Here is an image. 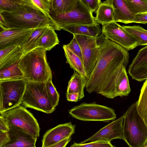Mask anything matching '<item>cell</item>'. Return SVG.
<instances>
[{
	"label": "cell",
	"mask_w": 147,
	"mask_h": 147,
	"mask_svg": "<svg viewBox=\"0 0 147 147\" xmlns=\"http://www.w3.org/2000/svg\"><path fill=\"white\" fill-rule=\"evenodd\" d=\"M51 0H30L34 7L47 16L52 19L50 16Z\"/></svg>",
	"instance_id": "4dcf8cb0"
},
{
	"label": "cell",
	"mask_w": 147,
	"mask_h": 147,
	"mask_svg": "<svg viewBox=\"0 0 147 147\" xmlns=\"http://www.w3.org/2000/svg\"><path fill=\"white\" fill-rule=\"evenodd\" d=\"M126 67L122 65L117 69L111 76L100 94L110 99L128 95L131 90Z\"/></svg>",
	"instance_id": "30bf717a"
},
{
	"label": "cell",
	"mask_w": 147,
	"mask_h": 147,
	"mask_svg": "<svg viewBox=\"0 0 147 147\" xmlns=\"http://www.w3.org/2000/svg\"><path fill=\"white\" fill-rule=\"evenodd\" d=\"M87 79L76 71L74 72L68 82L66 93H76L79 94V100L84 96V89L86 87Z\"/></svg>",
	"instance_id": "7402d4cb"
},
{
	"label": "cell",
	"mask_w": 147,
	"mask_h": 147,
	"mask_svg": "<svg viewBox=\"0 0 147 147\" xmlns=\"http://www.w3.org/2000/svg\"><path fill=\"white\" fill-rule=\"evenodd\" d=\"M113 12L111 0L102 2L96 12V22L103 25L114 21Z\"/></svg>",
	"instance_id": "44dd1931"
},
{
	"label": "cell",
	"mask_w": 147,
	"mask_h": 147,
	"mask_svg": "<svg viewBox=\"0 0 147 147\" xmlns=\"http://www.w3.org/2000/svg\"><path fill=\"white\" fill-rule=\"evenodd\" d=\"M20 0H0V11H9L14 8Z\"/></svg>",
	"instance_id": "e575fe53"
},
{
	"label": "cell",
	"mask_w": 147,
	"mask_h": 147,
	"mask_svg": "<svg viewBox=\"0 0 147 147\" xmlns=\"http://www.w3.org/2000/svg\"><path fill=\"white\" fill-rule=\"evenodd\" d=\"M8 126L9 130L8 132L10 140L0 147H36V143L37 138L11 126Z\"/></svg>",
	"instance_id": "e0dca14e"
},
{
	"label": "cell",
	"mask_w": 147,
	"mask_h": 147,
	"mask_svg": "<svg viewBox=\"0 0 147 147\" xmlns=\"http://www.w3.org/2000/svg\"><path fill=\"white\" fill-rule=\"evenodd\" d=\"M24 55L20 46H13L0 49V69L18 62Z\"/></svg>",
	"instance_id": "d6986e66"
},
{
	"label": "cell",
	"mask_w": 147,
	"mask_h": 147,
	"mask_svg": "<svg viewBox=\"0 0 147 147\" xmlns=\"http://www.w3.org/2000/svg\"><path fill=\"white\" fill-rule=\"evenodd\" d=\"M50 16L60 28L65 26L91 25L97 23L93 13L81 0H79L77 5L71 11Z\"/></svg>",
	"instance_id": "9c48e42d"
},
{
	"label": "cell",
	"mask_w": 147,
	"mask_h": 147,
	"mask_svg": "<svg viewBox=\"0 0 147 147\" xmlns=\"http://www.w3.org/2000/svg\"><path fill=\"white\" fill-rule=\"evenodd\" d=\"M122 26L136 40L138 46L147 45V30L138 25Z\"/></svg>",
	"instance_id": "83f0119b"
},
{
	"label": "cell",
	"mask_w": 147,
	"mask_h": 147,
	"mask_svg": "<svg viewBox=\"0 0 147 147\" xmlns=\"http://www.w3.org/2000/svg\"><path fill=\"white\" fill-rule=\"evenodd\" d=\"M10 140L8 132L0 131V147L5 145Z\"/></svg>",
	"instance_id": "74e56055"
},
{
	"label": "cell",
	"mask_w": 147,
	"mask_h": 147,
	"mask_svg": "<svg viewBox=\"0 0 147 147\" xmlns=\"http://www.w3.org/2000/svg\"><path fill=\"white\" fill-rule=\"evenodd\" d=\"M70 43L65 45L70 49L76 55L79 57L82 61V51L80 46L77 40L75 35Z\"/></svg>",
	"instance_id": "836d02e7"
},
{
	"label": "cell",
	"mask_w": 147,
	"mask_h": 147,
	"mask_svg": "<svg viewBox=\"0 0 147 147\" xmlns=\"http://www.w3.org/2000/svg\"><path fill=\"white\" fill-rule=\"evenodd\" d=\"M9 130L8 124L2 117H0V131L8 132Z\"/></svg>",
	"instance_id": "60d3db41"
},
{
	"label": "cell",
	"mask_w": 147,
	"mask_h": 147,
	"mask_svg": "<svg viewBox=\"0 0 147 147\" xmlns=\"http://www.w3.org/2000/svg\"><path fill=\"white\" fill-rule=\"evenodd\" d=\"M99 45L97 61L87 79L85 88L89 94H100L114 72L121 65L126 67L129 62L128 51L119 44L104 38Z\"/></svg>",
	"instance_id": "6da1fadb"
},
{
	"label": "cell",
	"mask_w": 147,
	"mask_h": 147,
	"mask_svg": "<svg viewBox=\"0 0 147 147\" xmlns=\"http://www.w3.org/2000/svg\"><path fill=\"white\" fill-rule=\"evenodd\" d=\"M46 86L48 94L54 107L58 105L59 99V95L53 85L52 79L46 82Z\"/></svg>",
	"instance_id": "1f68e13d"
},
{
	"label": "cell",
	"mask_w": 147,
	"mask_h": 147,
	"mask_svg": "<svg viewBox=\"0 0 147 147\" xmlns=\"http://www.w3.org/2000/svg\"><path fill=\"white\" fill-rule=\"evenodd\" d=\"M147 81V79L146 80Z\"/></svg>",
	"instance_id": "7bdbcfd3"
},
{
	"label": "cell",
	"mask_w": 147,
	"mask_h": 147,
	"mask_svg": "<svg viewBox=\"0 0 147 147\" xmlns=\"http://www.w3.org/2000/svg\"><path fill=\"white\" fill-rule=\"evenodd\" d=\"M137 113L147 125V81L144 82L138 100L136 102Z\"/></svg>",
	"instance_id": "4316f807"
},
{
	"label": "cell",
	"mask_w": 147,
	"mask_h": 147,
	"mask_svg": "<svg viewBox=\"0 0 147 147\" xmlns=\"http://www.w3.org/2000/svg\"><path fill=\"white\" fill-rule=\"evenodd\" d=\"M27 82L24 79L0 80V114L21 104Z\"/></svg>",
	"instance_id": "52a82bcc"
},
{
	"label": "cell",
	"mask_w": 147,
	"mask_h": 147,
	"mask_svg": "<svg viewBox=\"0 0 147 147\" xmlns=\"http://www.w3.org/2000/svg\"><path fill=\"white\" fill-rule=\"evenodd\" d=\"M130 10L135 15L147 12V0H125Z\"/></svg>",
	"instance_id": "f546056e"
},
{
	"label": "cell",
	"mask_w": 147,
	"mask_h": 147,
	"mask_svg": "<svg viewBox=\"0 0 147 147\" xmlns=\"http://www.w3.org/2000/svg\"><path fill=\"white\" fill-rule=\"evenodd\" d=\"M61 29L68 31L73 35L94 37H98L102 31L100 25L97 23L91 25L65 26L61 27Z\"/></svg>",
	"instance_id": "ffe728a7"
},
{
	"label": "cell",
	"mask_w": 147,
	"mask_h": 147,
	"mask_svg": "<svg viewBox=\"0 0 147 147\" xmlns=\"http://www.w3.org/2000/svg\"><path fill=\"white\" fill-rule=\"evenodd\" d=\"M83 3L93 13L96 11L102 2L100 0H81Z\"/></svg>",
	"instance_id": "d590c367"
},
{
	"label": "cell",
	"mask_w": 147,
	"mask_h": 147,
	"mask_svg": "<svg viewBox=\"0 0 147 147\" xmlns=\"http://www.w3.org/2000/svg\"><path fill=\"white\" fill-rule=\"evenodd\" d=\"M71 137L66 138L48 147H65L71 141Z\"/></svg>",
	"instance_id": "ab89813d"
},
{
	"label": "cell",
	"mask_w": 147,
	"mask_h": 147,
	"mask_svg": "<svg viewBox=\"0 0 147 147\" xmlns=\"http://www.w3.org/2000/svg\"><path fill=\"white\" fill-rule=\"evenodd\" d=\"M21 104L29 108L50 114L55 110L48 94L46 82H27Z\"/></svg>",
	"instance_id": "8992f818"
},
{
	"label": "cell",
	"mask_w": 147,
	"mask_h": 147,
	"mask_svg": "<svg viewBox=\"0 0 147 147\" xmlns=\"http://www.w3.org/2000/svg\"><path fill=\"white\" fill-rule=\"evenodd\" d=\"M124 117L123 116L105 126L94 135L79 143L82 144L91 142H110L113 139L123 140V125Z\"/></svg>",
	"instance_id": "4fadbf2b"
},
{
	"label": "cell",
	"mask_w": 147,
	"mask_h": 147,
	"mask_svg": "<svg viewBox=\"0 0 147 147\" xmlns=\"http://www.w3.org/2000/svg\"><path fill=\"white\" fill-rule=\"evenodd\" d=\"M66 98L68 101L77 102L79 100V94L76 93H67Z\"/></svg>",
	"instance_id": "f35d334b"
},
{
	"label": "cell",
	"mask_w": 147,
	"mask_h": 147,
	"mask_svg": "<svg viewBox=\"0 0 147 147\" xmlns=\"http://www.w3.org/2000/svg\"><path fill=\"white\" fill-rule=\"evenodd\" d=\"M8 125L28 134L37 138L40 127L37 119L26 108L20 105L0 114Z\"/></svg>",
	"instance_id": "5b68a950"
},
{
	"label": "cell",
	"mask_w": 147,
	"mask_h": 147,
	"mask_svg": "<svg viewBox=\"0 0 147 147\" xmlns=\"http://www.w3.org/2000/svg\"><path fill=\"white\" fill-rule=\"evenodd\" d=\"M123 116V140L130 147H142L147 143V125L137 112L136 102Z\"/></svg>",
	"instance_id": "277c9868"
},
{
	"label": "cell",
	"mask_w": 147,
	"mask_h": 147,
	"mask_svg": "<svg viewBox=\"0 0 147 147\" xmlns=\"http://www.w3.org/2000/svg\"><path fill=\"white\" fill-rule=\"evenodd\" d=\"M75 125L70 122L59 124L48 130L44 134L42 147H48L64 139L71 137L75 133Z\"/></svg>",
	"instance_id": "9a60e30c"
},
{
	"label": "cell",
	"mask_w": 147,
	"mask_h": 147,
	"mask_svg": "<svg viewBox=\"0 0 147 147\" xmlns=\"http://www.w3.org/2000/svg\"><path fill=\"white\" fill-rule=\"evenodd\" d=\"M75 35L81 49L83 64L87 79L94 69L98 59L100 45L97 42V37Z\"/></svg>",
	"instance_id": "8fae6325"
},
{
	"label": "cell",
	"mask_w": 147,
	"mask_h": 147,
	"mask_svg": "<svg viewBox=\"0 0 147 147\" xmlns=\"http://www.w3.org/2000/svg\"><path fill=\"white\" fill-rule=\"evenodd\" d=\"M70 147H116L110 142H91L82 144L74 142Z\"/></svg>",
	"instance_id": "d6a6232c"
},
{
	"label": "cell",
	"mask_w": 147,
	"mask_h": 147,
	"mask_svg": "<svg viewBox=\"0 0 147 147\" xmlns=\"http://www.w3.org/2000/svg\"><path fill=\"white\" fill-rule=\"evenodd\" d=\"M101 32L104 38L116 43L127 51L138 46L136 40L122 26L115 22L102 25Z\"/></svg>",
	"instance_id": "7c38bea8"
},
{
	"label": "cell",
	"mask_w": 147,
	"mask_h": 147,
	"mask_svg": "<svg viewBox=\"0 0 147 147\" xmlns=\"http://www.w3.org/2000/svg\"><path fill=\"white\" fill-rule=\"evenodd\" d=\"M8 28L34 29L45 26L61 29L51 19L34 7L30 0H20L15 7L9 11H0Z\"/></svg>",
	"instance_id": "7a4b0ae2"
},
{
	"label": "cell",
	"mask_w": 147,
	"mask_h": 147,
	"mask_svg": "<svg viewBox=\"0 0 147 147\" xmlns=\"http://www.w3.org/2000/svg\"><path fill=\"white\" fill-rule=\"evenodd\" d=\"M128 72L136 81L147 79V45L139 50L128 67Z\"/></svg>",
	"instance_id": "2e32d148"
},
{
	"label": "cell",
	"mask_w": 147,
	"mask_h": 147,
	"mask_svg": "<svg viewBox=\"0 0 147 147\" xmlns=\"http://www.w3.org/2000/svg\"><path fill=\"white\" fill-rule=\"evenodd\" d=\"M142 147H147V143H146Z\"/></svg>",
	"instance_id": "b9f144b4"
},
{
	"label": "cell",
	"mask_w": 147,
	"mask_h": 147,
	"mask_svg": "<svg viewBox=\"0 0 147 147\" xmlns=\"http://www.w3.org/2000/svg\"><path fill=\"white\" fill-rule=\"evenodd\" d=\"M68 113L73 117L84 121L107 122L116 118L113 109L95 102L90 103L83 102L69 110Z\"/></svg>",
	"instance_id": "ba28073f"
},
{
	"label": "cell",
	"mask_w": 147,
	"mask_h": 147,
	"mask_svg": "<svg viewBox=\"0 0 147 147\" xmlns=\"http://www.w3.org/2000/svg\"><path fill=\"white\" fill-rule=\"evenodd\" d=\"M46 49L37 48L25 54L18 66L27 81L45 83L52 79L51 70L47 62Z\"/></svg>",
	"instance_id": "3957f363"
},
{
	"label": "cell",
	"mask_w": 147,
	"mask_h": 147,
	"mask_svg": "<svg viewBox=\"0 0 147 147\" xmlns=\"http://www.w3.org/2000/svg\"><path fill=\"white\" fill-rule=\"evenodd\" d=\"M34 29L9 28L1 31L0 49L13 46L21 47Z\"/></svg>",
	"instance_id": "5bb4252c"
},
{
	"label": "cell",
	"mask_w": 147,
	"mask_h": 147,
	"mask_svg": "<svg viewBox=\"0 0 147 147\" xmlns=\"http://www.w3.org/2000/svg\"><path fill=\"white\" fill-rule=\"evenodd\" d=\"M59 40L55 29L50 27L41 38L38 47L43 48L47 51H50L59 44Z\"/></svg>",
	"instance_id": "484cf974"
},
{
	"label": "cell",
	"mask_w": 147,
	"mask_h": 147,
	"mask_svg": "<svg viewBox=\"0 0 147 147\" xmlns=\"http://www.w3.org/2000/svg\"><path fill=\"white\" fill-rule=\"evenodd\" d=\"M63 47L66 59V63L69 64L70 67L74 71L86 78L82 60L65 45H63Z\"/></svg>",
	"instance_id": "d4e9b609"
},
{
	"label": "cell",
	"mask_w": 147,
	"mask_h": 147,
	"mask_svg": "<svg viewBox=\"0 0 147 147\" xmlns=\"http://www.w3.org/2000/svg\"><path fill=\"white\" fill-rule=\"evenodd\" d=\"M18 62L7 67L0 69V80L24 79L22 73L18 67Z\"/></svg>",
	"instance_id": "f1b7e54d"
},
{
	"label": "cell",
	"mask_w": 147,
	"mask_h": 147,
	"mask_svg": "<svg viewBox=\"0 0 147 147\" xmlns=\"http://www.w3.org/2000/svg\"><path fill=\"white\" fill-rule=\"evenodd\" d=\"M113 8L114 21L125 24L133 23L135 15L128 7L125 0H111Z\"/></svg>",
	"instance_id": "ac0fdd59"
},
{
	"label": "cell",
	"mask_w": 147,
	"mask_h": 147,
	"mask_svg": "<svg viewBox=\"0 0 147 147\" xmlns=\"http://www.w3.org/2000/svg\"><path fill=\"white\" fill-rule=\"evenodd\" d=\"M49 26L35 28L30 36L21 47L24 54L38 47L42 36L50 27Z\"/></svg>",
	"instance_id": "cb8c5ba5"
},
{
	"label": "cell",
	"mask_w": 147,
	"mask_h": 147,
	"mask_svg": "<svg viewBox=\"0 0 147 147\" xmlns=\"http://www.w3.org/2000/svg\"><path fill=\"white\" fill-rule=\"evenodd\" d=\"M78 1L79 0H51L50 16H56L71 11L77 5Z\"/></svg>",
	"instance_id": "603a6c76"
},
{
	"label": "cell",
	"mask_w": 147,
	"mask_h": 147,
	"mask_svg": "<svg viewBox=\"0 0 147 147\" xmlns=\"http://www.w3.org/2000/svg\"><path fill=\"white\" fill-rule=\"evenodd\" d=\"M133 23L143 24H147V12L135 15Z\"/></svg>",
	"instance_id": "8d00e7d4"
},
{
	"label": "cell",
	"mask_w": 147,
	"mask_h": 147,
	"mask_svg": "<svg viewBox=\"0 0 147 147\" xmlns=\"http://www.w3.org/2000/svg\"></svg>",
	"instance_id": "f6af8a7d"
},
{
	"label": "cell",
	"mask_w": 147,
	"mask_h": 147,
	"mask_svg": "<svg viewBox=\"0 0 147 147\" xmlns=\"http://www.w3.org/2000/svg\"></svg>",
	"instance_id": "ee69618b"
}]
</instances>
